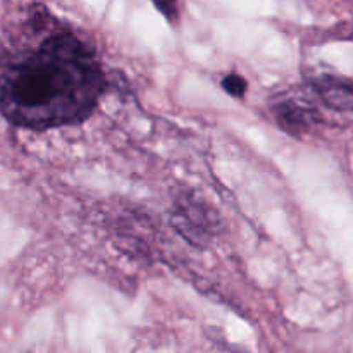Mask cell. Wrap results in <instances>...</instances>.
I'll return each mask as SVG.
<instances>
[{"instance_id": "cell-1", "label": "cell", "mask_w": 353, "mask_h": 353, "mask_svg": "<svg viewBox=\"0 0 353 353\" xmlns=\"http://www.w3.org/2000/svg\"><path fill=\"white\" fill-rule=\"evenodd\" d=\"M103 90L92 48L72 33H54L0 69V112L28 130L81 121Z\"/></svg>"}, {"instance_id": "cell-2", "label": "cell", "mask_w": 353, "mask_h": 353, "mask_svg": "<svg viewBox=\"0 0 353 353\" xmlns=\"http://www.w3.org/2000/svg\"><path fill=\"white\" fill-rule=\"evenodd\" d=\"M174 223L179 233L185 234L190 241H195V243L205 241L216 228V221L207 214L205 205L192 199L179 200L176 203Z\"/></svg>"}, {"instance_id": "cell-3", "label": "cell", "mask_w": 353, "mask_h": 353, "mask_svg": "<svg viewBox=\"0 0 353 353\" xmlns=\"http://www.w3.org/2000/svg\"><path fill=\"white\" fill-rule=\"evenodd\" d=\"M314 88L327 107L336 110H353V83L334 76L314 79Z\"/></svg>"}, {"instance_id": "cell-4", "label": "cell", "mask_w": 353, "mask_h": 353, "mask_svg": "<svg viewBox=\"0 0 353 353\" xmlns=\"http://www.w3.org/2000/svg\"><path fill=\"white\" fill-rule=\"evenodd\" d=\"M276 119L281 124L283 130L290 131V133H302L307 131L316 119V112L312 109H307L302 103H296L293 100L283 102L276 105L274 109Z\"/></svg>"}, {"instance_id": "cell-5", "label": "cell", "mask_w": 353, "mask_h": 353, "mask_svg": "<svg viewBox=\"0 0 353 353\" xmlns=\"http://www.w3.org/2000/svg\"><path fill=\"white\" fill-rule=\"evenodd\" d=\"M223 86L233 97H243L245 92H247V81L238 74H228L223 79Z\"/></svg>"}, {"instance_id": "cell-6", "label": "cell", "mask_w": 353, "mask_h": 353, "mask_svg": "<svg viewBox=\"0 0 353 353\" xmlns=\"http://www.w3.org/2000/svg\"><path fill=\"white\" fill-rule=\"evenodd\" d=\"M159 10L164 14V17L171 23L178 19V2L176 0H152Z\"/></svg>"}]
</instances>
